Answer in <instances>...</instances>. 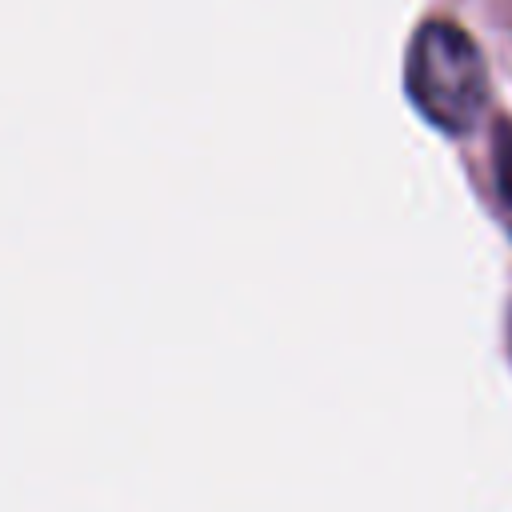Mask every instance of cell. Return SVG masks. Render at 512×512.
<instances>
[{"label": "cell", "instance_id": "7a4b0ae2", "mask_svg": "<svg viewBox=\"0 0 512 512\" xmlns=\"http://www.w3.org/2000/svg\"><path fill=\"white\" fill-rule=\"evenodd\" d=\"M496 188L504 196V204H512V124L496 128Z\"/></svg>", "mask_w": 512, "mask_h": 512}, {"label": "cell", "instance_id": "6da1fadb", "mask_svg": "<svg viewBox=\"0 0 512 512\" xmlns=\"http://www.w3.org/2000/svg\"><path fill=\"white\" fill-rule=\"evenodd\" d=\"M408 96L444 132H464L488 104V72L472 36L448 20H428L408 48Z\"/></svg>", "mask_w": 512, "mask_h": 512}]
</instances>
